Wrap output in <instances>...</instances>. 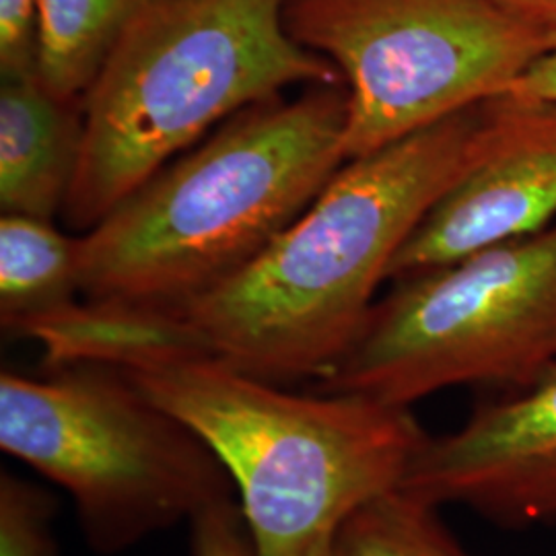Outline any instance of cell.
<instances>
[{"label":"cell","mask_w":556,"mask_h":556,"mask_svg":"<svg viewBox=\"0 0 556 556\" xmlns=\"http://www.w3.org/2000/svg\"><path fill=\"white\" fill-rule=\"evenodd\" d=\"M349 91L309 87L227 119L77 238L79 289L181 309L282 233L344 165Z\"/></svg>","instance_id":"2"},{"label":"cell","mask_w":556,"mask_h":556,"mask_svg":"<svg viewBox=\"0 0 556 556\" xmlns=\"http://www.w3.org/2000/svg\"><path fill=\"white\" fill-rule=\"evenodd\" d=\"M83 149V103L52 96L38 75L2 79L0 204L52 220L64 211Z\"/></svg>","instance_id":"10"},{"label":"cell","mask_w":556,"mask_h":556,"mask_svg":"<svg viewBox=\"0 0 556 556\" xmlns=\"http://www.w3.org/2000/svg\"><path fill=\"white\" fill-rule=\"evenodd\" d=\"M482 124L484 103L344 161L256 258L179 309L211 355L275 383L324 378L404 243L477 157Z\"/></svg>","instance_id":"1"},{"label":"cell","mask_w":556,"mask_h":556,"mask_svg":"<svg viewBox=\"0 0 556 556\" xmlns=\"http://www.w3.org/2000/svg\"><path fill=\"white\" fill-rule=\"evenodd\" d=\"M192 556H254L238 503H223L192 523Z\"/></svg>","instance_id":"17"},{"label":"cell","mask_w":556,"mask_h":556,"mask_svg":"<svg viewBox=\"0 0 556 556\" xmlns=\"http://www.w3.org/2000/svg\"><path fill=\"white\" fill-rule=\"evenodd\" d=\"M505 96L556 105V31L551 34L546 48L517 75Z\"/></svg>","instance_id":"18"},{"label":"cell","mask_w":556,"mask_h":556,"mask_svg":"<svg viewBox=\"0 0 556 556\" xmlns=\"http://www.w3.org/2000/svg\"><path fill=\"white\" fill-rule=\"evenodd\" d=\"M287 0H153L83 98V149L64 217L80 231L215 124L293 85H344L285 25Z\"/></svg>","instance_id":"4"},{"label":"cell","mask_w":556,"mask_h":556,"mask_svg":"<svg viewBox=\"0 0 556 556\" xmlns=\"http://www.w3.org/2000/svg\"><path fill=\"white\" fill-rule=\"evenodd\" d=\"M21 334L40 344L50 369L98 365L132 371L179 358L213 357L179 309L114 299L71 301L31 319Z\"/></svg>","instance_id":"11"},{"label":"cell","mask_w":556,"mask_h":556,"mask_svg":"<svg viewBox=\"0 0 556 556\" xmlns=\"http://www.w3.org/2000/svg\"><path fill=\"white\" fill-rule=\"evenodd\" d=\"M0 447L73 498L100 555L192 523L236 491L211 447L112 367L2 371Z\"/></svg>","instance_id":"5"},{"label":"cell","mask_w":556,"mask_h":556,"mask_svg":"<svg viewBox=\"0 0 556 556\" xmlns=\"http://www.w3.org/2000/svg\"><path fill=\"white\" fill-rule=\"evenodd\" d=\"M402 489L501 528L556 526V369L528 390L491 394L456 431L429 435Z\"/></svg>","instance_id":"9"},{"label":"cell","mask_w":556,"mask_h":556,"mask_svg":"<svg viewBox=\"0 0 556 556\" xmlns=\"http://www.w3.org/2000/svg\"><path fill=\"white\" fill-rule=\"evenodd\" d=\"M54 497L7 470L0 475V556H60Z\"/></svg>","instance_id":"15"},{"label":"cell","mask_w":556,"mask_h":556,"mask_svg":"<svg viewBox=\"0 0 556 556\" xmlns=\"http://www.w3.org/2000/svg\"><path fill=\"white\" fill-rule=\"evenodd\" d=\"M79 289L77 239L66 238L52 220L11 215L0 219V319L21 330L62 305Z\"/></svg>","instance_id":"13"},{"label":"cell","mask_w":556,"mask_h":556,"mask_svg":"<svg viewBox=\"0 0 556 556\" xmlns=\"http://www.w3.org/2000/svg\"><path fill=\"white\" fill-rule=\"evenodd\" d=\"M396 280L319 392L410 408L459 386L514 394L555 371L556 223Z\"/></svg>","instance_id":"6"},{"label":"cell","mask_w":556,"mask_h":556,"mask_svg":"<svg viewBox=\"0 0 556 556\" xmlns=\"http://www.w3.org/2000/svg\"><path fill=\"white\" fill-rule=\"evenodd\" d=\"M153 0H38L41 85L68 103H83L128 25Z\"/></svg>","instance_id":"12"},{"label":"cell","mask_w":556,"mask_h":556,"mask_svg":"<svg viewBox=\"0 0 556 556\" xmlns=\"http://www.w3.org/2000/svg\"><path fill=\"white\" fill-rule=\"evenodd\" d=\"M38 0H0L2 79L36 75Z\"/></svg>","instance_id":"16"},{"label":"cell","mask_w":556,"mask_h":556,"mask_svg":"<svg viewBox=\"0 0 556 556\" xmlns=\"http://www.w3.org/2000/svg\"><path fill=\"white\" fill-rule=\"evenodd\" d=\"M517 21L532 25L540 31L555 34L556 0H493Z\"/></svg>","instance_id":"19"},{"label":"cell","mask_w":556,"mask_h":556,"mask_svg":"<svg viewBox=\"0 0 556 556\" xmlns=\"http://www.w3.org/2000/svg\"><path fill=\"white\" fill-rule=\"evenodd\" d=\"M324 556H472L438 505L402 486L361 505L342 521Z\"/></svg>","instance_id":"14"},{"label":"cell","mask_w":556,"mask_h":556,"mask_svg":"<svg viewBox=\"0 0 556 556\" xmlns=\"http://www.w3.org/2000/svg\"><path fill=\"white\" fill-rule=\"evenodd\" d=\"M556 217V105L501 96L484 103L475 161L400 250L390 278L523 238Z\"/></svg>","instance_id":"8"},{"label":"cell","mask_w":556,"mask_h":556,"mask_svg":"<svg viewBox=\"0 0 556 556\" xmlns=\"http://www.w3.org/2000/svg\"><path fill=\"white\" fill-rule=\"evenodd\" d=\"M217 456L254 556H324L342 521L402 486L427 433L406 406L295 394L217 357L122 371Z\"/></svg>","instance_id":"3"},{"label":"cell","mask_w":556,"mask_h":556,"mask_svg":"<svg viewBox=\"0 0 556 556\" xmlns=\"http://www.w3.org/2000/svg\"><path fill=\"white\" fill-rule=\"evenodd\" d=\"M285 25L344 80L346 161L501 98L551 38L493 0H287Z\"/></svg>","instance_id":"7"}]
</instances>
